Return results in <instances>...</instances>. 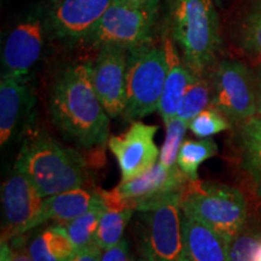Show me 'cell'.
Returning <instances> with one entry per match:
<instances>
[{
  "mask_svg": "<svg viewBox=\"0 0 261 261\" xmlns=\"http://www.w3.org/2000/svg\"><path fill=\"white\" fill-rule=\"evenodd\" d=\"M257 115L261 119V77L257 83Z\"/></svg>",
  "mask_w": 261,
  "mask_h": 261,
  "instance_id": "32",
  "label": "cell"
},
{
  "mask_svg": "<svg viewBox=\"0 0 261 261\" xmlns=\"http://www.w3.org/2000/svg\"><path fill=\"white\" fill-rule=\"evenodd\" d=\"M48 112L65 140L85 149L99 148L109 139V115L94 90L91 63L64 68L48 96Z\"/></svg>",
  "mask_w": 261,
  "mask_h": 261,
  "instance_id": "1",
  "label": "cell"
},
{
  "mask_svg": "<svg viewBox=\"0 0 261 261\" xmlns=\"http://www.w3.org/2000/svg\"><path fill=\"white\" fill-rule=\"evenodd\" d=\"M182 189L137 205L144 225L143 256L152 261H180L187 255L181 221Z\"/></svg>",
  "mask_w": 261,
  "mask_h": 261,
  "instance_id": "6",
  "label": "cell"
},
{
  "mask_svg": "<svg viewBox=\"0 0 261 261\" xmlns=\"http://www.w3.org/2000/svg\"><path fill=\"white\" fill-rule=\"evenodd\" d=\"M0 261H12V248L5 241H2L0 247Z\"/></svg>",
  "mask_w": 261,
  "mask_h": 261,
  "instance_id": "31",
  "label": "cell"
},
{
  "mask_svg": "<svg viewBox=\"0 0 261 261\" xmlns=\"http://www.w3.org/2000/svg\"><path fill=\"white\" fill-rule=\"evenodd\" d=\"M189 127V122L175 116L171 122L166 125V138L160 151L159 162L163 167L173 168L177 166L179 150L184 142L185 132Z\"/></svg>",
  "mask_w": 261,
  "mask_h": 261,
  "instance_id": "26",
  "label": "cell"
},
{
  "mask_svg": "<svg viewBox=\"0 0 261 261\" xmlns=\"http://www.w3.org/2000/svg\"><path fill=\"white\" fill-rule=\"evenodd\" d=\"M45 197L35 185L17 169L9 175L2 191L3 232L2 241L22 236L32 230L40 213Z\"/></svg>",
  "mask_w": 261,
  "mask_h": 261,
  "instance_id": "11",
  "label": "cell"
},
{
  "mask_svg": "<svg viewBox=\"0 0 261 261\" xmlns=\"http://www.w3.org/2000/svg\"><path fill=\"white\" fill-rule=\"evenodd\" d=\"M100 261H133L127 241L122 238L115 246L103 250Z\"/></svg>",
  "mask_w": 261,
  "mask_h": 261,
  "instance_id": "28",
  "label": "cell"
},
{
  "mask_svg": "<svg viewBox=\"0 0 261 261\" xmlns=\"http://www.w3.org/2000/svg\"><path fill=\"white\" fill-rule=\"evenodd\" d=\"M27 252L34 261H71L76 248L62 225L47 226L29 241Z\"/></svg>",
  "mask_w": 261,
  "mask_h": 261,
  "instance_id": "19",
  "label": "cell"
},
{
  "mask_svg": "<svg viewBox=\"0 0 261 261\" xmlns=\"http://www.w3.org/2000/svg\"><path fill=\"white\" fill-rule=\"evenodd\" d=\"M107 210L106 202L102 197V201L94 204L86 213L79 215L69 223L63 225L76 250L84 249L94 243L98 224Z\"/></svg>",
  "mask_w": 261,
  "mask_h": 261,
  "instance_id": "23",
  "label": "cell"
},
{
  "mask_svg": "<svg viewBox=\"0 0 261 261\" xmlns=\"http://www.w3.org/2000/svg\"><path fill=\"white\" fill-rule=\"evenodd\" d=\"M231 2H233V0H214V3L217 4V6H224L226 4H230Z\"/></svg>",
  "mask_w": 261,
  "mask_h": 261,
  "instance_id": "34",
  "label": "cell"
},
{
  "mask_svg": "<svg viewBox=\"0 0 261 261\" xmlns=\"http://www.w3.org/2000/svg\"><path fill=\"white\" fill-rule=\"evenodd\" d=\"M12 261H34L29 255L27 249L23 250L21 247H12Z\"/></svg>",
  "mask_w": 261,
  "mask_h": 261,
  "instance_id": "30",
  "label": "cell"
},
{
  "mask_svg": "<svg viewBox=\"0 0 261 261\" xmlns=\"http://www.w3.org/2000/svg\"><path fill=\"white\" fill-rule=\"evenodd\" d=\"M172 38L195 75H204L213 68L223 45L214 0H174Z\"/></svg>",
  "mask_w": 261,
  "mask_h": 261,
  "instance_id": "3",
  "label": "cell"
},
{
  "mask_svg": "<svg viewBox=\"0 0 261 261\" xmlns=\"http://www.w3.org/2000/svg\"><path fill=\"white\" fill-rule=\"evenodd\" d=\"M233 39L240 50L261 61V0H249L234 19Z\"/></svg>",
  "mask_w": 261,
  "mask_h": 261,
  "instance_id": "20",
  "label": "cell"
},
{
  "mask_svg": "<svg viewBox=\"0 0 261 261\" xmlns=\"http://www.w3.org/2000/svg\"><path fill=\"white\" fill-rule=\"evenodd\" d=\"M125 2L138 3V4H148V3H156V2H160V0H125Z\"/></svg>",
  "mask_w": 261,
  "mask_h": 261,
  "instance_id": "33",
  "label": "cell"
},
{
  "mask_svg": "<svg viewBox=\"0 0 261 261\" xmlns=\"http://www.w3.org/2000/svg\"><path fill=\"white\" fill-rule=\"evenodd\" d=\"M100 257H102V249L96 243H92L84 249L76 250L71 261H100Z\"/></svg>",
  "mask_w": 261,
  "mask_h": 261,
  "instance_id": "29",
  "label": "cell"
},
{
  "mask_svg": "<svg viewBox=\"0 0 261 261\" xmlns=\"http://www.w3.org/2000/svg\"><path fill=\"white\" fill-rule=\"evenodd\" d=\"M158 126L140 120L133 121L121 135L108 139V148L115 156L122 181L139 177L158 163L160 152L155 144Z\"/></svg>",
  "mask_w": 261,
  "mask_h": 261,
  "instance_id": "13",
  "label": "cell"
},
{
  "mask_svg": "<svg viewBox=\"0 0 261 261\" xmlns=\"http://www.w3.org/2000/svg\"><path fill=\"white\" fill-rule=\"evenodd\" d=\"M212 103V85L204 75H195L182 98L178 115L180 119L190 122Z\"/></svg>",
  "mask_w": 261,
  "mask_h": 261,
  "instance_id": "25",
  "label": "cell"
},
{
  "mask_svg": "<svg viewBox=\"0 0 261 261\" xmlns=\"http://www.w3.org/2000/svg\"><path fill=\"white\" fill-rule=\"evenodd\" d=\"M135 212L132 208L107 210L98 224L94 243L102 250L119 243L122 240L125 228Z\"/></svg>",
  "mask_w": 261,
  "mask_h": 261,
  "instance_id": "24",
  "label": "cell"
},
{
  "mask_svg": "<svg viewBox=\"0 0 261 261\" xmlns=\"http://www.w3.org/2000/svg\"><path fill=\"white\" fill-rule=\"evenodd\" d=\"M160 2L138 4L114 0L84 44L93 47L106 45L127 50L151 44Z\"/></svg>",
  "mask_w": 261,
  "mask_h": 261,
  "instance_id": "7",
  "label": "cell"
},
{
  "mask_svg": "<svg viewBox=\"0 0 261 261\" xmlns=\"http://www.w3.org/2000/svg\"><path fill=\"white\" fill-rule=\"evenodd\" d=\"M232 123L214 107H208L189 122V128L198 138H212L231 128Z\"/></svg>",
  "mask_w": 261,
  "mask_h": 261,
  "instance_id": "27",
  "label": "cell"
},
{
  "mask_svg": "<svg viewBox=\"0 0 261 261\" xmlns=\"http://www.w3.org/2000/svg\"><path fill=\"white\" fill-rule=\"evenodd\" d=\"M15 169L23 173L45 198L83 188L87 179L83 155L41 129L25 137Z\"/></svg>",
  "mask_w": 261,
  "mask_h": 261,
  "instance_id": "2",
  "label": "cell"
},
{
  "mask_svg": "<svg viewBox=\"0 0 261 261\" xmlns=\"http://www.w3.org/2000/svg\"><path fill=\"white\" fill-rule=\"evenodd\" d=\"M114 0H48L47 23L51 38L84 42Z\"/></svg>",
  "mask_w": 261,
  "mask_h": 261,
  "instance_id": "12",
  "label": "cell"
},
{
  "mask_svg": "<svg viewBox=\"0 0 261 261\" xmlns=\"http://www.w3.org/2000/svg\"><path fill=\"white\" fill-rule=\"evenodd\" d=\"M47 37L51 35L46 4H33L6 33L2 47V76L32 77Z\"/></svg>",
  "mask_w": 261,
  "mask_h": 261,
  "instance_id": "8",
  "label": "cell"
},
{
  "mask_svg": "<svg viewBox=\"0 0 261 261\" xmlns=\"http://www.w3.org/2000/svg\"><path fill=\"white\" fill-rule=\"evenodd\" d=\"M100 201H102L100 191H92L83 188L50 196L45 198L40 213L33 224L32 230L47 221H54L56 225L63 226L79 215L86 213Z\"/></svg>",
  "mask_w": 261,
  "mask_h": 261,
  "instance_id": "18",
  "label": "cell"
},
{
  "mask_svg": "<svg viewBox=\"0 0 261 261\" xmlns=\"http://www.w3.org/2000/svg\"><path fill=\"white\" fill-rule=\"evenodd\" d=\"M180 261H191L190 259H189V257L187 256V255H185V256H182L181 257V259H180Z\"/></svg>",
  "mask_w": 261,
  "mask_h": 261,
  "instance_id": "36",
  "label": "cell"
},
{
  "mask_svg": "<svg viewBox=\"0 0 261 261\" xmlns=\"http://www.w3.org/2000/svg\"><path fill=\"white\" fill-rule=\"evenodd\" d=\"M211 75L212 103L232 125H241L257 114V83L243 62L224 60Z\"/></svg>",
  "mask_w": 261,
  "mask_h": 261,
  "instance_id": "9",
  "label": "cell"
},
{
  "mask_svg": "<svg viewBox=\"0 0 261 261\" xmlns=\"http://www.w3.org/2000/svg\"><path fill=\"white\" fill-rule=\"evenodd\" d=\"M238 144L244 168L261 187V119L250 117L238 129Z\"/></svg>",
  "mask_w": 261,
  "mask_h": 261,
  "instance_id": "21",
  "label": "cell"
},
{
  "mask_svg": "<svg viewBox=\"0 0 261 261\" xmlns=\"http://www.w3.org/2000/svg\"><path fill=\"white\" fill-rule=\"evenodd\" d=\"M167 57V75L159 106V113L165 125L171 122L178 115L181 100L188 87L194 80L195 74L189 69L179 52L173 38H166L163 41Z\"/></svg>",
  "mask_w": 261,
  "mask_h": 261,
  "instance_id": "17",
  "label": "cell"
},
{
  "mask_svg": "<svg viewBox=\"0 0 261 261\" xmlns=\"http://www.w3.org/2000/svg\"><path fill=\"white\" fill-rule=\"evenodd\" d=\"M32 77L2 76L0 80V144L4 148L34 116L35 93Z\"/></svg>",
  "mask_w": 261,
  "mask_h": 261,
  "instance_id": "15",
  "label": "cell"
},
{
  "mask_svg": "<svg viewBox=\"0 0 261 261\" xmlns=\"http://www.w3.org/2000/svg\"><path fill=\"white\" fill-rule=\"evenodd\" d=\"M190 181L178 166L163 167L158 162L139 177L121 181L112 191H100L108 210L132 208L143 202L155 200L171 192L181 190Z\"/></svg>",
  "mask_w": 261,
  "mask_h": 261,
  "instance_id": "10",
  "label": "cell"
},
{
  "mask_svg": "<svg viewBox=\"0 0 261 261\" xmlns=\"http://www.w3.org/2000/svg\"><path fill=\"white\" fill-rule=\"evenodd\" d=\"M181 208L197 215L228 243L246 228L247 201L230 185L211 181H189L182 189Z\"/></svg>",
  "mask_w": 261,
  "mask_h": 261,
  "instance_id": "4",
  "label": "cell"
},
{
  "mask_svg": "<svg viewBox=\"0 0 261 261\" xmlns=\"http://www.w3.org/2000/svg\"><path fill=\"white\" fill-rule=\"evenodd\" d=\"M128 50L115 45L99 47L91 63L94 90L109 117L122 115L126 107V74Z\"/></svg>",
  "mask_w": 261,
  "mask_h": 261,
  "instance_id": "14",
  "label": "cell"
},
{
  "mask_svg": "<svg viewBox=\"0 0 261 261\" xmlns=\"http://www.w3.org/2000/svg\"><path fill=\"white\" fill-rule=\"evenodd\" d=\"M218 152V144L212 138L185 139L179 150L177 166L191 181L198 180V168Z\"/></svg>",
  "mask_w": 261,
  "mask_h": 261,
  "instance_id": "22",
  "label": "cell"
},
{
  "mask_svg": "<svg viewBox=\"0 0 261 261\" xmlns=\"http://www.w3.org/2000/svg\"><path fill=\"white\" fill-rule=\"evenodd\" d=\"M167 75L165 47L146 44L128 50L126 74V121H137L159 110Z\"/></svg>",
  "mask_w": 261,
  "mask_h": 261,
  "instance_id": "5",
  "label": "cell"
},
{
  "mask_svg": "<svg viewBox=\"0 0 261 261\" xmlns=\"http://www.w3.org/2000/svg\"><path fill=\"white\" fill-rule=\"evenodd\" d=\"M185 254L191 261H231L230 246L213 227L181 208Z\"/></svg>",
  "mask_w": 261,
  "mask_h": 261,
  "instance_id": "16",
  "label": "cell"
},
{
  "mask_svg": "<svg viewBox=\"0 0 261 261\" xmlns=\"http://www.w3.org/2000/svg\"><path fill=\"white\" fill-rule=\"evenodd\" d=\"M137 261H152V260H150V259H148V257H145V256H142V257H140V259H138Z\"/></svg>",
  "mask_w": 261,
  "mask_h": 261,
  "instance_id": "35",
  "label": "cell"
}]
</instances>
